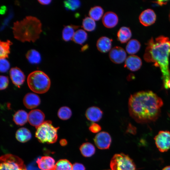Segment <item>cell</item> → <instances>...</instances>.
Masks as SVG:
<instances>
[{"mask_svg":"<svg viewBox=\"0 0 170 170\" xmlns=\"http://www.w3.org/2000/svg\"><path fill=\"white\" fill-rule=\"evenodd\" d=\"M163 105L162 99L152 91H141L130 95L128 111L137 122L147 123L155 121L159 118Z\"/></svg>","mask_w":170,"mask_h":170,"instance_id":"cell-1","label":"cell"},{"mask_svg":"<svg viewBox=\"0 0 170 170\" xmlns=\"http://www.w3.org/2000/svg\"><path fill=\"white\" fill-rule=\"evenodd\" d=\"M147 47L144 55V60L154 63L160 68L163 81V86L167 89V83L170 79L169 67V57L170 54V40L164 36L155 39L151 38L146 43Z\"/></svg>","mask_w":170,"mask_h":170,"instance_id":"cell-2","label":"cell"},{"mask_svg":"<svg viewBox=\"0 0 170 170\" xmlns=\"http://www.w3.org/2000/svg\"><path fill=\"white\" fill-rule=\"evenodd\" d=\"M12 29L14 37L18 40L34 42L39 38L42 31V24L37 18L27 16L14 22Z\"/></svg>","mask_w":170,"mask_h":170,"instance_id":"cell-3","label":"cell"},{"mask_svg":"<svg viewBox=\"0 0 170 170\" xmlns=\"http://www.w3.org/2000/svg\"><path fill=\"white\" fill-rule=\"evenodd\" d=\"M27 83L31 91L40 94L47 92L51 85L48 76L43 72L39 70L34 71L28 75Z\"/></svg>","mask_w":170,"mask_h":170,"instance_id":"cell-4","label":"cell"},{"mask_svg":"<svg viewBox=\"0 0 170 170\" xmlns=\"http://www.w3.org/2000/svg\"><path fill=\"white\" fill-rule=\"evenodd\" d=\"M36 128L35 136L40 142L53 144L56 141L59 127H54L51 121H44Z\"/></svg>","mask_w":170,"mask_h":170,"instance_id":"cell-5","label":"cell"},{"mask_svg":"<svg viewBox=\"0 0 170 170\" xmlns=\"http://www.w3.org/2000/svg\"><path fill=\"white\" fill-rule=\"evenodd\" d=\"M110 166L111 170H136L133 160L123 153L115 154L111 160Z\"/></svg>","mask_w":170,"mask_h":170,"instance_id":"cell-6","label":"cell"},{"mask_svg":"<svg viewBox=\"0 0 170 170\" xmlns=\"http://www.w3.org/2000/svg\"><path fill=\"white\" fill-rule=\"evenodd\" d=\"M0 170H26L23 160L19 157L6 154L0 157Z\"/></svg>","mask_w":170,"mask_h":170,"instance_id":"cell-7","label":"cell"},{"mask_svg":"<svg viewBox=\"0 0 170 170\" xmlns=\"http://www.w3.org/2000/svg\"><path fill=\"white\" fill-rule=\"evenodd\" d=\"M154 139L156 146L161 152L167 151L170 149V132L161 131L155 136Z\"/></svg>","mask_w":170,"mask_h":170,"instance_id":"cell-8","label":"cell"},{"mask_svg":"<svg viewBox=\"0 0 170 170\" xmlns=\"http://www.w3.org/2000/svg\"><path fill=\"white\" fill-rule=\"evenodd\" d=\"M97 147L102 150L109 148L111 142V139L109 134L105 131L101 132L96 135L94 139Z\"/></svg>","mask_w":170,"mask_h":170,"instance_id":"cell-9","label":"cell"},{"mask_svg":"<svg viewBox=\"0 0 170 170\" xmlns=\"http://www.w3.org/2000/svg\"><path fill=\"white\" fill-rule=\"evenodd\" d=\"M126 56L125 50L122 48L118 46L113 48L109 53L110 59L116 64L122 63L126 60Z\"/></svg>","mask_w":170,"mask_h":170,"instance_id":"cell-10","label":"cell"},{"mask_svg":"<svg viewBox=\"0 0 170 170\" xmlns=\"http://www.w3.org/2000/svg\"><path fill=\"white\" fill-rule=\"evenodd\" d=\"M45 116L41 110L34 109L28 114V121L30 125L37 128L44 121Z\"/></svg>","mask_w":170,"mask_h":170,"instance_id":"cell-11","label":"cell"},{"mask_svg":"<svg viewBox=\"0 0 170 170\" xmlns=\"http://www.w3.org/2000/svg\"><path fill=\"white\" fill-rule=\"evenodd\" d=\"M9 75L13 83L17 87L20 88L25 80V76L24 73L19 68L14 67L10 69Z\"/></svg>","mask_w":170,"mask_h":170,"instance_id":"cell-12","label":"cell"},{"mask_svg":"<svg viewBox=\"0 0 170 170\" xmlns=\"http://www.w3.org/2000/svg\"><path fill=\"white\" fill-rule=\"evenodd\" d=\"M156 15L154 11L151 9L145 10L140 14L139 19L141 24L145 26L153 24L155 21Z\"/></svg>","mask_w":170,"mask_h":170,"instance_id":"cell-13","label":"cell"},{"mask_svg":"<svg viewBox=\"0 0 170 170\" xmlns=\"http://www.w3.org/2000/svg\"><path fill=\"white\" fill-rule=\"evenodd\" d=\"M142 64V60L139 57L132 55L127 58L125 61L124 67L131 71H134L139 70Z\"/></svg>","mask_w":170,"mask_h":170,"instance_id":"cell-14","label":"cell"},{"mask_svg":"<svg viewBox=\"0 0 170 170\" xmlns=\"http://www.w3.org/2000/svg\"><path fill=\"white\" fill-rule=\"evenodd\" d=\"M38 167L41 170H54V159L49 156H43L38 158L36 161Z\"/></svg>","mask_w":170,"mask_h":170,"instance_id":"cell-15","label":"cell"},{"mask_svg":"<svg viewBox=\"0 0 170 170\" xmlns=\"http://www.w3.org/2000/svg\"><path fill=\"white\" fill-rule=\"evenodd\" d=\"M40 102L39 97L37 94L33 93L27 94L23 99L24 105L28 109L36 108L40 105Z\"/></svg>","mask_w":170,"mask_h":170,"instance_id":"cell-16","label":"cell"},{"mask_svg":"<svg viewBox=\"0 0 170 170\" xmlns=\"http://www.w3.org/2000/svg\"><path fill=\"white\" fill-rule=\"evenodd\" d=\"M103 112L99 107L93 106L88 108L85 112L87 119L93 122L99 121L102 118Z\"/></svg>","mask_w":170,"mask_h":170,"instance_id":"cell-17","label":"cell"},{"mask_svg":"<svg viewBox=\"0 0 170 170\" xmlns=\"http://www.w3.org/2000/svg\"><path fill=\"white\" fill-rule=\"evenodd\" d=\"M118 18L117 14L112 11H108L104 15L102 21L104 26L108 28L115 26L117 24Z\"/></svg>","mask_w":170,"mask_h":170,"instance_id":"cell-18","label":"cell"},{"mask_svg":"<svg viewBox=\"0 0 170 170\" xmlns=\"http://www.w3.org/2000/svg\"><path fill=\"white\" fill-rule=\"evenodd\" d=\"M112 40L109 37L103 36L97 40L96 46L98 49L102 53H106L110 50L111 47Z\"/></svg>","mask_w":170,"mask_h":170,"instance_id":"cell-19","label":"cell"},{"mask_svg":"<svg viewBox=\"0 0 170 170\" xmlns=\"http://www.w3.org/2000/svg\"><path fill=\"white\" fill-rule=\"evenodd\" d=\"M13 120L18 125H23L28 121V114L24 110H18L14 115Z\"/></svg>","mask_w":170,"mask_h":170,"instance_id":"cell-20","label":"cell"},{"mask_svg":"<svg viewBox=\"0 0 170 170\" xmlns=\"http://www.w3.org/2000/svg\"><path fill=\"white\" fill-rule=\"evenodd\" d=\"M132 32L129 27L122 26L119 30L117 33L118 40L122 43L127 42L131 37Z\"/></svg>","mask_w":170,"mask_h":170,"instance_id":"cell-21","label":"cell"},{"mask_svg":"<svg viewBox=\"0 0 170 170\" xmlns=\"http://www.w3.org/2000/svg\"><path fill=\"white\" fill-rule=\"evenodd\" d=\"M15 136L17 139L22 143L29 141L31 138L30 131L25 128H21L18 129L16 133Z\"/></svg>","mask_w":170,"mask_h":170,"instance_id":"cell-22","label":"cell"},{"mask_svg":"<svg viewBox=\"0 0 170 170\" xmlns=\"http://www.w3.org/2000/svg\"><path fill=\"white\" fill-rule=\"evenodd\" d=\"M79 26L70 25L65 26L62 32V37L64 40L68 41L72 39L75 33V30L78 28Z\"/></svg>","mask_w":170,"mask_h":170,"instance_id":"cell-23","label":"cell"},{"mask_svg":"<svg viewBox=\"0 0 170 170\" xmlns=\"http://www.w3.org/2000/svg\"><path fill=\"white\" fill-rule=\"evenodd\" d=\"M81 153L84 157H89L92 156L95 153V147L92 144L86 142L82 144L80 147Z\"/></svg>","mask_w":170,"mask_h":170,"instance_id":"cell-24","label":"cell"},{"mask_svg":"<svg viewBox=\"0 0 170 170\" xmlns=\"http://www.w3.org/2000/svg\"><path fill=\"white\" fill-rule=\"evenodd\" d=\"M12 44L9 40L0 42V58H5L8 57L10 53V46Z\"/></svg>","mask_w":170,"mask_h":170,"instance_id":"cell-25","label":"cell"},{"mask_svg":"<svg viewBox=\"0 0 170 170\" xmlns=\"http://www.w3.org/2000/svg\"><path fill=\"white\" fill-rule=\"evenodd\" d=\"M26 57L29 62L32 64H38L41 61L40 54L35 49L29 50L26 54Z\"/></svg>","mask_w":170,"mask_h":170,"instance_id":"cell-26","label":"cell"},{"mask_svg":"<svg viewBox=\"0 0 170 170\" xmlns=\"http://www.w3.org/2000/svg\"><path fill=\"white\" fill-rule=\"evenodd\" d=\"M140 44L137 40L132 39L128 42L126 46V50L129 54H133L136 53L140 48Z\"/></svg>","mask_w":170,"mask_h":170,"instance_id":"cell-27","label":"cell"},{"mask_svg":"<svg viewBox=\"0 0 170 170\" xmlns=\"http://www.w3.org/2000/svg\"><path fill=\"white\" fill-rule=\"evenodd\" d=\"M87 37L86 32L83 29H79L75 32L72 40L76 43L82 44L86 40Z\"/></svg>","mask_w":170,"mask_h":170,"instance_id":"cell-28","label":"cell"},{"mask_svg":"<svg viewBox=\"0 0 170 170\" xmlns=\"http://www.w3.org/2000/svg\"><path fill=\"white\" fill-rule=\"evenodd\" d=\"M103 13V9L101 6H95L90 8L88 14L94 20H98L101 18Z\"/></svg>","mask_w":170,"mask_h":170,"instance_id":"cell-29","label":"cell"},{"mask_svg":"<svg viewBox=\"0 0 170 170\" xmlns=\"http://www.w3.org/2000/svg\"><path fill=\"white\" fill-rule=\"evenodd\" d=\"M72 112L71 109L66 106L60 107L58 110L57 114L58 117L63 120H67L71 117Z\"/></svg>","mask_w":170,"mask_h":170,"instance_id":"cell-30","label":"cell"},{"mask_svg":"<svg viewBox=\"0 0 170 170\" xmlns=\"http://www.w3.org/2000/svg\"><path fill=\"white\" fill-rule=\"evenodd\" d=\"M72 165L67 160L61 159L55 164L54 170H72Z\"/></svg>","mask_w":170,"mask_h":170,"instance_id":"cell-31","label":"cell"},{"mask_svg":"<svg viewBox=\"0 0 170 170\" xmlns=\"http://www.w3.org/2000/svg\"><path fill=\"white\" fill-rule=\"evenodd\" d=\"M96 24L94 20L89 17H86L83 19L82 22V27L88 31L94 30L96 27Z\"/></svg>","mask_w":170,"mask_h":170,"instance_id":"cell-32","label":"cell"},{"mask_svg":"<svg viewBox=\"0 0 170 170\" xmlns=\"http://www.w3.org/2000/svg\"><path fill=\"white\" fill-rule=\"evenodd\" d=\"M64 4L66 9L74 10L80 7L81 3L78 0H68L64 1Z\"/></svg>","mask_w":170,"mask_h":170,"instance_id":"cell-33","label":"cell"},{"mask_svg":"<svg viewBox=\"0 0 170 170\" xmlns=\"http://www.w3.org/2000/svg\"><path fill=\"white\" fill-rule=\"evenodd\" d=\"M10 66L9 63L6 59H0V70L1 72H7L9 69Z\"/></svg>","mask_w":170,"mask_h":170,"instance_id":"cell-34","label":"cell"},{"mask_svg":"<svg viewBox=\"0 0 170 170\" xmlns=\"http://www.w3.org/2000/svg\"><path fill=\"white\" fill-rule=\"evenodd\" d=\"M9 83L8 77L4 76H1L0 77V89L3 90L5 89L8 86Z\"/></svg>","mask_w":170,"mask_h":170,"instance_id":"cell-35","label":"cell"},{"mask_svg":"<svg viewBox=\"0 0 170 170\" xmlns=\"http://www.w3.org/2000/svg\"><path fill=\"white\" fill-rule=\"evenodd\" d=\"M89 129L91 132L96 133L99 132L101 130V128L99 124L93 122L89 127Z\"/></svg>","mask_w":170,"mask_h":170,"instance_id":"cell-36","label":"cell"},{"mask_svg":"<svg viewBox=\"0 0 170 170\" xmlns=\"http://www.w3.org/2000/svg\"><path fill=\"white\" fill-rule=\"evenodd\" d=\"M72 170H85V168L83 164L76 163L72 166Z\"/></svg>","mask_w":170,"mask_h":170,"instance_id":"cell-37","label":"cell"},{"mask_svg":"<svg viewBox=\"0 0 170 170\" xmlns=\"http://www.w3.org/2000/svg\"><path fill=\"white\" fill-rule=\"evenodd\" d=\"M136 128L131 124H129L128 127L127 132L134 134L136 133Z\"/></svg>","mask_w":170,"mask_h":170,"instance_id":"cell-38","label":"cell"},{"mask_svg":"<svg viewBox=\"0 0 170 170\" xmlns=\"http://www.w3.org/2000/svg\"><path fill=\"white\" fill-rule=\"evenodd\" d=\"M51 0H39L38 1L40 4L42 5H48L51 2Z\"/></svg>","mask_w":170,"mask_h":170,"instance_id":"cell-39","label":"cell"},{"mask_svg":"<svg viewBox=\"0 0 170 170\" xmlns=\"http://www.w3.org/2000/svg\"><path fill=\"white\" fill-rule=\"evenodd\" d=\"M168 1H162V0H160V1H157L156 2V3L159 4L160 5H162L164 4H166L167 3V2Z\"/></svg>","mask_w":170,"mask_h":170,"instance_id":"cell-40","label":"cell"},{"mask_svg":"<svg viewBox=\"0 0 170 170\" xmlns=\"http://www.w3.org/2000/svg\"><path fill=\"white\" fill-rule=\"evenodd\" d=\"M66 141L64 139H62L60 141V144L62 145H65L67 144Z\"/></svg>","mask_w":170,"mask_h":170,"instance_id":"cell-41","label":"cell"},{"mask_svg":"<svg viewBox=\"0 0 170 170\" xmlns=\"http://www.w3.org/2000/svg\"><path fill=\"white\" fill-rule=\"evenodd\" d=\"M6 10V7L4 6H3L1 8V13L2 14H3V13H5V12Z\"/></svg>","mask_w":170,"mask_h":170,"instance_id":"cell-42","label":"cell"},{"mask_svg":"<svg viewBox=\"0 0 170 170\" xmlns=\"http://www.w3.org/2000/svg\"><path fill=\"white\" fill-rule=\"evenodd\" d=\"M88 44L85 45L82 48L81 50L82 51L85 50L88 48Z\"/></svg>","mask_w":170,"mask_h":170,"instance_id":"cell-43","label":"cell"},{"mask_svg":"<svg viewBox=\"0 0 170 170\" xmlns=\"http://www.w3.org/2000/svg\"><path fill=\"white\" fill-rule=\"evenodd\" d=\"M162 170H170V166L165 167Z\"/></svg>","mask_w":170,"mask_h":170,"instance_id":"cell-44","label":"cell"},{"mask_svg":"<svg viewBox=\"0 0 170 170\" xmlns=\"http://www.w3.org/2000/svg\"><path fill=\"white\" fill-rule=\"evenodd\" d=\"M167 86L168 88H170V79L167 81Z\"/></svg>","mask_w":170,"mask_h":170,"instance_id":"cell-45","label":"cell"},{"mask_svg":"<svg viewBox=\"0 0 170 170\" xmlns=\"http://www.w3.org/2000/svg\"><path fill=\"white\" fill-rule=\"evenodd\" d=\"M169 19L170 21V13H169Z\"/></svg>","mask_w":170,"mask_h":170,"instance_id":"cell-46","label":"cell"},{"mask_svg":"<svg viewBox=\"0 0 170 170\" xmlns=\"http://www.w3.org/2000/svg\"></svg>","mask_w":170,"mask_h":170,"instance_id":"cell-47","label":"cell"}]
</instances>
